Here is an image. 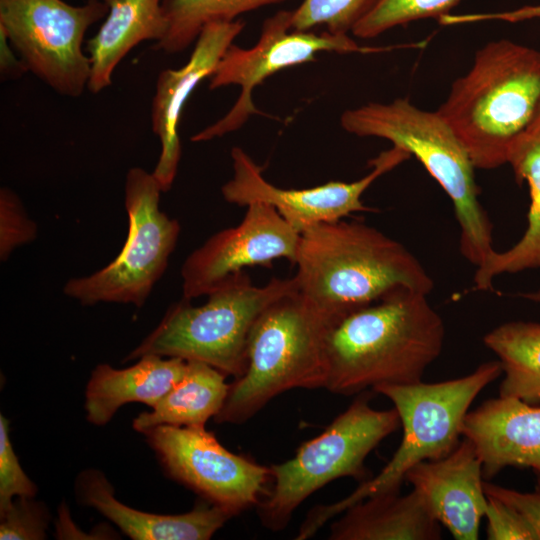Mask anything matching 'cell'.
<instances>
[{"instance_id":"19","label":"cell","mask_w":540,"mask_h":540,"mask_svg":"<svg viewBox=\"0 0 540 540\" xmlns=\"http://www.w3.org/2000/svg\"><path fill=\"white\" fill-rule=\"evenodd\" d=\"M187 361L175 357L144 355L124 369L97 365L85 388L86 419L96 426L106 425L127 403H143L150 408L183 377Z\"/></svg>"},{"instance_id":"12","label":"cell","mask_w":540,"mask_h":540,"mask_svg":"<svg viewBox=\"0 0 540 540\" xmlns=\"http://www.w3.org/2000/svg\"><path fill=\"white\" fill-rule=\"evenodd\" d=\"M143 434L171 478L233 516L265 493L270 468L230 452L205 426L161 425Z\"/></svg>"},{"instance_id":"9","label":"cell","mask_w":540,"mask_h":540,"mask_svg":"<svg viewBox=\"0 0 540 540\" xmlns=\"http://www.w3.org/2000/svg\"><path fill=\"white\" fill-rule=\"evenodd\" d=\"M162 190L141 167L128 170L124 204L128 235L117 257L96 272L69 279L63 292L85 306L98 303L132 304L142 307L166 271L181 226L160 210Z\"/></svg>"},{"instance_id":"30","label":"cell","mask_w":540,"mask_h":540,"mask_svg":"<svg viewBox=\"0 0 540 540\" xmlns=\"http://www.w3.org/2000/svg\"><path fill=\"white\" fill-rule=\"evenodd\" d=\"M37 486L22 469L9 437V421L0 415V510L16 497H35Z\"/></svg>"},{"instance_id":"7","label":"cell","mask_w":540,"mask_h":540,"mask_svg":"<svg viewBox=\"0 0 540 540\" xmlns=\"http://www.w3.org/2000/svg\"><path fill=\"white\" fill-rule=\"evenodd\" d=\"M292 278H272L256 286L238 272L210 292L204 305L182 299L172 304L159 324L125 358L144 355L206 363L225 375L240 377L247 364L250 332L260 314L282 296L297 291Z\"/></svg>"},{"instance_id":"22","label":"cell","mask_w":540,"mask_h":540,"mask_svg":"<svg viewBox=\"0 0 540 540\" xmlns=\"http://www.w3.org/2000/svg\"><path fill=\"white\" fill-rule=\"evenodd\" d=\"M225 374L200 362L187 361L183 377L151 408L133 420L139 433L161 425L205 426L221 410L229 390Z\"/></svg>"},{"instance_id":"15","label":"cell","mask_w":540,"mask_h":540,"mask_svg":"<svg viewBox=\"0 0 540 540\" xmlns=\"http://www.w3.org/2000/svg\"><path fill=\"white\" fill-rule=\"evenodd\" d=\"M242 20L207 24L195 41L188 61L177 69L162 70L156 80L151 122L161 152L152 174L162 192L171 189L181 158L178 135L183 108L198 84L210 78L227 48L242 32Z\"/></svg>"},{"instance_id":"25","label":"cell","mask_w":540,"mask_h":540,"mask_svg":"<svg viewBox=\"0 0 540 540\" xmlns=\"http://www.w3.org/2000/svg\"><path fill=\"white\" fill-rule=\"evenodd\" d=\"M290 0H163L168 29L155 49L167 54L184 51L212 22H231L241 14Z\"/></svg>"},{"instance_id":"8","label":"cell","mask_w":540,"mask_h":540,"mask_svg":"<svg viewBox=\"0 0 540 540\" xmlns=\"http://www.w3.org/2000/svg\"><path fill=\"white\" fill-rule=\"evenodd\" d=\"M370 394L360 395L317 437L303 443L290 460L272 465V486L258 504L261 523L284 529L296 508L312 493L341 477L369 479L365 460L400 426L395 408L376 410Z\"/></svg>"},{"instance_id":"11","label":"cell","mask_w":540,"mask_h":540,"mask_svg":"<svg viewBox=\"0 0 540 540\" xmlns=\"http://www.w3.org/2000/svg\"><path fill=\"white\" fill-rule=\"evenodd\" d=\"M292 10H279L262 24L257 43L251 48L231 44L209 78L211 90L238 85L240 95L231 109L218 121L191 137L205 142L240 129L254 114H260L253 102V91L266 78L296 65L316 60L320 52L368 53L382 48L359 46L349 35L320 34L292 29Z\"/></svg>"},{"instance_id":"4","label":"cell","mask_w":540,"mask_h":540,"mask_svg":"<svg viewBox=\"0 0 540 540\" xmlns=\"http://www.w3.org/2000/svg\"><path fill=\"white\" fill-rule=\"evenodd\" d=\"M501 374V364L495 360L459 378L373 388V392L387 397L398 412L403 428L398 449L375 477L361 482L351 494L335 503L313 507L296 539L312 537L329 520L365 498L400 491L407 472L416 464L449 455L461 440L463 421L472 402Z\"/></svg>"},{"instance_id":"2","label":"cell","mask_w":540,"mask_h":540,"mask_svg":"<svg viewBox=\"0 0 540 540\" xmlns=\"http://www.w3.org/2000/svg\"><path fill=\"white\" fill-rule=\"evenodd\" d=\"M295 266L298 292L335 322L394 291L429 295L434 288L403 244L356 221L341 219L304 230Z\"/></svg>"},{"instance_id":"27","label":"cell","mask_w":540,"mask_h":540,"mask_svg":"<svg viewBox=\"0 0 540 540\" xmlns=\"http://www.w3.org/2000/svg\"><path fill=\"white\" fill-rule=\"evenodd\" d=\"M378 0H302L292 10L293 30L325 26L334 35H348Z\"/></svg>"},{"instance_id":"34","label":"cell","mask_w":540,"mask_h":540,"mask_svg":"<svg viewBox=\"0 0 540 540\" xmlns=\"http://www.w3.org/2000/svg\"><path fill=\"white\" fill-rule=\"evenodd\" d=\"M471 18L474 22L487 20L520 22L540 18V4L523 6L512 11L473 13Z\"/></svg>"},{"instance_id":"24","label":"cell","mask_w":540,"mask_h":540,"mask_svg":"<svg viewBox=\"0 0 540 540\" xmlns=\"http://www.w3.org/2000/svg\"><path fill=\"white\" fill-rule=\"evenodd\" d=\"M483 342L504 374L499 396L540 405V323L506 322L489 331Z\"/></svg>"},{"instance_id":"3","label":"cell","mask_w":540,"mask_h":540,"mask_svg":"<svg viewBox=\"0 0 540 540\" xmlns=\"http://www.w3.org/2000/svg\"><path fill=\"white\" fill-rule=\"evenodd\" d=\"M437 112L475 168L506 164L540 112V52L506 39L486 44Z\"/></svg>"},{"instance_id":"16","label":"cell","mask_w":540,"mask_h":540,"mask_svg":"<svg viewBox=\"0 0 540 540\" xmlns=\"http://www.w3.org/2000/svg\"><path fill=\"white\" fill-rule=\"evenodd\" d=\"M482 462L471 440H460L447 456L423 461L406 474L429 513L456 540H477L485 517Z\"/></svg>"},{"instance_id":"36","label":"cell","mask_w":540,"mask_h":540,"mask_svg":"<svg viewBox=\"0 0 540 540\" xmlns=\"http://www.w3.org/2000/svg\"><path fill=\"white\" fill-rule=\"evenodd\" d=\"M524 297H525L526 299L531 300V301L539 302V303H540V291H537V292H534V293H528V294H525Z\"/></svg>"},{"instance_id":"17","label":"cell","mask_w":540,"mask_h":540,"mask_svg":"<svg viewBox=\"0 0 540 540\" xmlns=\"http://www.w3.org/2000/svg\"><path fill=\"white\" fill-rule=\"evenodd\" d=\"M462 437L471 440L490 480L506 467L530 468L540 478V406L491 398L468 411Z\"/></svg>"},{"instance_id":"5","label":"cell","mask_w":540,"mask_h":540,"mask_svg":"<svg viewBox=\"0 0 540 540\" xmlns=\"http://www.w3.org/2000/svg\"><path fill=\"white\" fill-rule=\"evenodd\" d=\"M335 323L298 290L270 304L252 327L246 369L229 385L215 422L242 424L283 392L324 388L326 339Z\"/></svg>"},{"instance_id":"14","label":"cell","mask_w":540,"mask_h":540,"mask_svg":"<svg viewBox=\"0 0 540 540\" xmlns=\"http://www.w3.org/2000/svg\"><path fill=\"white\" fill-rule=\"evenodd\" d=\"M300 234L274 207L250 203L237 226L215 233L185 259L183 297L207 296L248 266L269 267L278 258L295 265Z\"/></svg>"},{"instance_id":"32","label":"cell","mask_w":540,"mask_h":540,"mask_svg":"<svg viewBox=\"0 0 540 540\" xmlns=\"http://www.w3.org/2000/svg\"><path fill=\"white\" fill-rule=\"evenodd\" d=\"M486 495L494 496L518 510L532 527L537 540H540V478L534 491L520 492L484 481Z\"/></svg>"},{"instance_id":"10","label":"cell","mask_w":540,"mask_h":540,"mask_svg":"<svg viewBox=\"0 0 540 540\" xmlns=\"http://www.w3.org/2000/svg\"><path fill=\"white\" fill-rule=\"evenodd\" d=\"M107 12L104 0L79 6L63 0H0V26L30 72L57 93L78 97L91 70L84 36Z\"/></svg>"},{"instance_id":"26","label":"cell","mask_w":540,"mask_h":540,"mask_svg":"<svg viewBox=\"0 0 540 540\" xmlns=\"http://www.w3.org/2000/svg\"><path fill=\"white\" fill-rule=\"evenodd\" d=\"M461 0H378L373 8L356 24L352 34L370 39L396 26L426 18L439 20Z\"/></svg>"},{"instance_id":"18","label":"cell","mask_w":540,"mask_h":540,"mask_svg":"<svg viewBox=\"0 0 540 540\" xmlns=\"http://www.w3.org/2000/svg\"><path fill=\"white\" fill-rule=\"evenodd\" d=\"M75 494L80 503L96 509L133 540H207L233 517L213 504L176 515L134 509L115 497L111 483L96 469L77 476Z\"/></svg>"},{"instance_id":"28","label":"cell","mask_w":540,"mask_h":540,"mask_svg":"<svg viewBox=\"0 0 540 540\" xmlns=\"http://www.w3.org/2000/svg\"><path fill=\"white\" fill-rule=\"evenodd\" d=\"M49 512L34 497H16L0 510L1 540H43L47 537Z\"/></svg>"},{"instance_id":"31","label":"cell","mask_w":540,"mask_h":540,"mask_svg":"<svg viewBox=\"0 0 540 540\" xmlns=\"http://www.w3.org/2000/svg\"><path fill=\"white\" fill-rule=\"evenodd\" d=\"M486 496L487 539L537 540L532 527L518 510L494 496Z\"/></svg>"},{"instance_id":"6","label":"cell","mask_w":540,"mask_h":540,"mask_svg":"<svg viewBox=\"0 0 540 540\" xmlns=\"http://www.w3.org/2000/svg\"><path fill=\"white\" fill-rule=\"evenodd\" d=\"M342 128L361 137H378L414 155L453 203L460 226L462 255L477 268L495 252L492 223L479 200L473 162L449 124L435 112L414 106L408 99L370 102L348 109Z\"/></svg>"},{"instance_id":"21","label":"cell","mask_w":540,"mask_h":540,"mask_svg":"<svg viewBox=\"0 0 540 540\" xmlns=\"http://www.w3.org/2000/svg\"><path fill=\"white\" fill-rule=\"evenodd\" d=\"M108 6L105 21L87 41L90 59L88 90L97 94L112 83V74L136 45L165 36L168 22L163 0H104Z\"/></svg>"},{"instance_id":"35","label":"cell","mask_w":540,"mask_h":540,"mask_svg":"<svg viewBox=\"0 0 540 540\" xmlns=\"http://www.w3.org/2000/svg\"><path fill=\"white\" fill-rule=\"evenodd\" d=\"M525 135L540 136V112H539L535 122L533 123V125L531 126V128L529 129V131Z\"/></svg>"},{"instance_id":"29","label":"cell","mask_w":540,"mask_h":540,"mask_svg":"<svg viewBox=\"0 0 540 540\" xmlns=\"http://www.w3.org/2000/svg\"><path fill=\"white\" fill-rule=\"evenodd\" d=\"M37 224L28 216L19 196L10 188L0 189V260L5 262L20 246L34 241Z\"/></svg>"},{"instance_id":"33","label":"cell","mask_w":540,"mask_h":540,"mask_svg":"<svg viewBox=\"0 0 540 540\" xmlns=\"http://www.w3.org/2000/svg\"><path fill=\"white\" fill-rule=\"evenodd\" d=\"M29 70L0 26V75L4 80L21 78Z\"/></svg>"},{"instance_id":"1","label":"cell","mask_w":540,"mask_h":540,"mask_svg":"<svg viewBox=\"0 0 540 540\" xmlns=\"http://www.w3.org/2000/svg\"><path fill=\"white\" fill-rule=\"evenodd\" d=\"M427 296L397 290L332 325L324 388L348 396L379 385L422 381L445 337L443 320Z\"/></svg>"},{"instance_id":"23","label":"cell","mask_w":540,"mask_h":540,"mask_svg":"<svg viewBox=\"0 0 540 540\" xmlns=\"http://www.w3.org/2000/svg\"><path fill=\"white\" fill-rule=\"evenodd\" d=\"M518 182L529 187L530 207L527 228L522 238L504 252L495 251L477 268L476 290H491L494 277L540 268V136L525 135L512 147L508 161Z\"/></svg>"},{"instance_id":"13","label":"cell","mask_w":540,"mask_h":540,"mask_svg":"<svg viewBox=\"0 0 540 540\" xmlns=\"http://www.w3.org/2000/svg\"><path fill=\"white\" fill-rule=\"evenodd\" d=\"M410 156L404 149L393 146L372 159V170L359 180L283 189L268 182L261 167L242 148L234 147L231 150L233 177L221 187V193L227 202L238 206L246 207L253 202L268 204L302 233L309 227L341 220L353 212L373 210L363 204V193L376 179Z\"/></svg>"},{"instance_id":"20","label":"cell","mask_w":540,"mask_h":540,"mask_svg":"<svg viewBox=\"0 0 540 540\" xmlns=\"http://www.w3.org/2000/svg\"><path fill=\"white\" fill-rule=\"evenodd\" d=\"M330 527L331 540H439L441 524L415 491L381 493L341 513ZM340 514V515H341Z\"/></svg>"}]
</instances>
